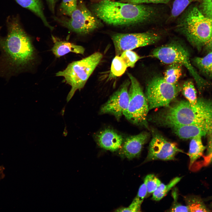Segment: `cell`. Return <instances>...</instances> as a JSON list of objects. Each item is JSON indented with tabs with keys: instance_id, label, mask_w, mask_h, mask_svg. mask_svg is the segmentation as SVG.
I'll use <instances>...</instances> for the list:
<instances>
[{
	"instance_id": "6da1fadb",
	"label": "cell",
	"mask_w": 212,
	"mask_h": 212,
	"mask_svg": "<svg viewBox=\"0 0 212 212\" xmlns=\"http://www.w3.org/2000/svg\"><path fill=\"white\" fill-rule=\"evenodd\" d=\"M92 12L105 23L115 26H130L153 23L160 19V10L146 4H133L101 1L92 6Z\"/></svg>"
},
{
	"instance_id": "7a4b0ae2",
	"label": "cell",
	"mask_w": 212,
	"mask_h": 212,
	"mask_svg": "<svg viewBox=\"0 0 212 212\" xmlns=\"http://www.w3.org/2000/svg\"><path fill=\"white\" fill-rule=\"evenodd\" d=\"M7 26V36L0 39V74L9 77L33 59L34 50L17 18L9 19Z\"/></svg>"
},
{
	"instance_id": "3957f363",
	"label": "cell",
	"mask_w": 212,
	"mask_h": 212,
	"mask_svg": "<svg viewBox=\"0 0 212 212\" xmlns=\"http://www.w3.org/2000/svg\"><path fill=\"white\" fill-rule=\"evenodd\" d=\"M176 21V30L198 50L204 47L212 39V19L196 6L187 8Z\"/></svg>"
},
{
	"instance_id": "277c9868",
	"label": "cell",
	"mask_w": 212,
	"mask_h": 212,
	"mask_svg": "<svg viewBox=\"0 0 212 212\" xmlns=\"http://www.w3.org/2000/svg\"><path fill=\"white\" fill-rule=\"evenodd\" d=\"M102 54L96 52L80 60L69 64L63 71L56 73L57 76H62L66 84L71 86L67 98L68 102L77 90L80 91L84 87L90 77L100 62Z\"/></svg>"
},
{
	"instance_id": "5b68a950",
	"label": "cell",
	"mask_w": 212,
	"mask_h": 212,
	"mask_svg": "<svg viewBox=\"0 0 212 212\" xmlns=\"http://www.w3.org/2000/svg\"><path fill=\"white\" fill-rule=\"evenodd\" d=\"M152 54L164 63L178 64L185 66L195 79L200 92L209 85L198 74L191 62L188 51L179 43L172 42L158 47L153 50Z\"/></svg>"
},
{
	"instance_id": "8992f818",
	"label": "cell",
	"mask_w": 212,
	"mask_h": 212,
	"mask_svg": "<svg viewBox=\"0 0 212 212\" xmlns=\"http://www.w3.org/2000/svg\"><path fill=\"white\" fill-rule=\"evenodd\" d=\"M130 81L129 90V101L123 115L132 123L148 127L147 116L148 104L140 83L130 73H127Z\"/></svg>"
},
{
	"instance_id": "52a82bcc",
	"label": "cell",
	"mask_w": 212,
	"mask_h": 212,
	"mask_svg": "<svg viewBox=\"0 0 212 212\" xmlns=\"http://www.w3.org/2000/svg\"><path fill=\"white\" fill-rule=\"evenodd\" d=\"M177 83L167 82L163 77H155L148 83L146 88V97L149 109L166 107L177 96L181 90Z\"/></svg>"
},
{
	"instance_id": "ba28073f",
	"label": "cell",
	"mask_w": 212,
	"mask_h": 212,
	"mask_svg": "<svg viewBox=\"0 0 212 212\" xmlns=\"http://www.w3.org/2000/svg\"><path fill=\"white\" fill-rule=\"evenodd\" d=\"M70 18L54 19L71 31L80 34L90 33L101 26L100 20L87 7L82 0H79L76 9Z\"/></svg>"
},
{
	"instance_id": "9c48e42d",
	"label": "cell",
	"mask_w": 212,
	"mask_h": 212,
	"mask_svg": "<svg viewBox=\"0 0 212 212\" xmlns=\"http://www.w3.org/2000/svg\"><path fill=\"white\" fill-rule=\"evenodd\" d=\"M160 38L159 34L151 31L138 33H117L111 36L116 56H119L125 51L154 44Z\"/></svg>"
},
{
	"instance_id": "30bf717a",
	"label": "cell",
	"mask_w": 212,
	"mask_h": 212,
	"mask_svg": "<svg viewBox=\"0 0 212 212\" xmlns=\"http://www.w3.org/2000/svg\"><path fill=\"white\" fill-rule=\"evenodd\" d=\"M179 152L183 151L176 144L168 140L158 132L153 131L148 155L145 161L174 160L176 155Z\"/></svg>"
},
{
	"instance_id": "8fae6325",
	"label": "cell",
	"mask_w": 212,
	"mask_h": 212,
	"mask_svg": "<svg viewBox=\"0 0 212 212\" xmlns=\"http://www.w3.org/2000/svg\"><path fill=\"white\" fill-rule=\"evenodd\" d=\"M130 85V80H125L102 106L100 113L112 114L117 120H119L128 105L130 99L129 87Z\"/></svg>"
},
{
	"instance_id": "7c38bea8",
	"label": "cell",
	"mask_w": 212,
	"mask_h": 212,
	"mask_svg": "<svg viewBox=\"0 0 212 212\" xmlns=\"http://www.w3.org/2000/svg\"><path fill=\"white\" fill-rule=\"evenodd\" d=\"M173 132L180 138L187 140L198 135L202 137L212 132V117L199 123L172 128Z\"/></svg>"
},
{
	"instance_id": "4fadbf2b",
	"label": "cell",
	"mask_w": 212,
	"mask_h": 212,
	"mask_svg": "<svg viewBox=\"0 0 212 212\" xmlns=\"http://www.w3.org/2000/svg\"><path fill=\"white\" fill-rule=\"evenodd\" d=\"M149 138V134L146 132L128 137L124 142L120 153L122 156L130 160L138 157Z\"/></svg>"
},
{
	"instance_id": "5bb4252c",
	"label": "cell",
	"mask_w": 212,
	"mask_h": 212,
	"mask_svg": "<svg viewBox=\"0 0 212 212\" xmlns=\"http://www.w3.org/2000/svg\"><path fill=\"white\" fill-rule=\"evenodd\" d=\"M97 139L102 148L112 151L120 148L123 142V138L121 135L109 129L100 132L97 135Z\"/></svg>"
},
{
	"instance_id": "9a60e30c",
	"label": "cell",
	"mask_w": 212,
	"mask_h": 212,
	"mask_svg": "<svg viewBox=\"0 0 212 212\" xmlns=\"http://www.w3.org/2000/svg\"><path fill=\"white\" fill-rule=\"evenodd\" d=\"M52 51L57 57H59L70 52L83 54L85 49L82 46L63 41H56Z\"/></svg>"
},
{
	"instance_id": "2e32d148",
	"label": "cell",
	"mask_w": 212,
	"mask_h": 212,
	"mask_svg": "<svg viewBox=\"0 0 212 212\" xmlns=\"http://www.w3.org/2000/svg\"><path fill=\"white\" fill-rule=\"evenodd\" d=\"M22 7L33 12L42 20L44 24L51 30L54 28L50 25L46 18L41 0H15Z\"/></svg>"
},
{
	"instance_id": "e0dca14e",
	"label": "cell",
	"mask_w": 212,
	"mask_h": 212,
	"mask_svg": "<svg viewBox=\"0 0 212 212\" xmlns=\"http://www.w3.org/2000/svg\"><path fill=\"white\" fill-rule=\"evenodd\" d=\"M202 138L201 136L198 135L191 139L188 153L190 160L189 168L203 155L206 148L203 143Z\"/></svg>"
},
{
	"instance_id": "ac0fdd59",
	"label": "cell",
	"mask_w": 212,
	"mask_h": 212,
	"mask_svg": "<svg viewBox=\"0 0 212 212\" xmlns=\"http://www.w3.org/2000/svg\"><path fill=\"white\" fill-rule=\"evenodd\" d=\"M193 62L199 71L206 77L212 79V52L203 57H196Z\"/></svg>"
},
{
	"instance_id": "d6986e66",
	"label": "cell",
	"mask_w": 212,
	"mask_h": 212,
	"mask_svg": "<svg viewBox=\"0 0 212 212\" xmlns=\"http://www.w3.org/2000/svg\"><path fill=\"white\" fill-rule=\"evenodd\" d=\"M186 206L189 212H209L200 197L195 195L188 196L184 198Z\"/></svg>"
},
{
	"instance_id": "ffe728a7",
	"label": "cell",
	"mask_w": 212,
	"mask_h": 212,
	"mask_svg": "<svg viewBox=\"0 0 212 212\" xmlns=\"http://www.w3.org/2000/svg\"><path fill=\"white\" fill-rule=\"evenodd\" d=\"M182 66L178 64H170L165 72L163 77L164 80L171 84L177 83L182 75Z\"/></svg>"
},
{
	"instance_id": "44dd1931",
	"label": "cell",
	"mask_w": 212,
	"mask_h": 212,
	"mask_svg": "<svg viewBox=\"0 0 212 212\" xmlns=\"http://www.w3.org/2000/svg\"><path fill=\"white\" fill-rule=\"evenodd\" d=\"M181 178V177H176L167 185L161 183L153 193L152 199L156 201L161 199L173 187L180 181Z\"/></svg>"
},
{
	"instance_id": "7402d4cb",
	"label": "cell",
	"mask_w": 212,
	"mask_h": 212,
	"mask_svg": "<svg viewBox=\"0 0 212 212\" xmlns=\"http://www.w3.org/2000/svg\"><path fill=\"white\" fill-rule=\"evenodd\" d=\"M183 94L191 105H195L197 102V92L194 84L191 80L185 81L181 87Z\"/></svg>"
},
{
	"instance_id": "603a6c76",
	"label": "cell",
	"mask_w": 212,
	"mask_h": 212,
	"mask_svg": "<svg viewBox=\"0 0 212 212\" xmlns=\"http://www.w3.org/2000/svg\"><path fill=\"white\" fill-rule=\"evenodd\" d=\"M127 67L120 56H116L112 62L110 76L112 77H120L125 72Z\"/></svg>"
},
{
	"instance_id": "cb8c5ba5",
	"label": "cell",
	"mask_w": 212,
	"mask_h": 212,
	"mask_svg": "<svg viewBox=\"0 0 212 212\" xmlns=\"http://www.w3.org/2000/svg\"><path fill=\"white\" fill-rule=\"evenodd\" d=\"M192 2V0H175L173 3L170 19L178 18Z\"/></svg>"
},
{
	"instance_id": "d4e9b609",
	"label": "cell",
	"mask_w": 212,
	"mask_h": 212,
	"mask_svg": "<svg viewBox=\"0 0 212 212\" xmlns=\"http://www.w3.org/2000/svg\"><path fill=\"white\" fill-rule=\"evenodd\" d=\"M120 56L127 67H133L136 62L142 58L132 50L125 51Z\"/></svg>"
},
{
	"instance_id": "484cf974",
	"label": "cell",
	"mask_w": 212,
	"mask_h": 212,
	"mask_svg": "<svg viewBox=\"0 0 212 212\" xmlns=\"http://www.w3.org/2000/svg\"><path fill=\"white\" fill-rule=\"evenodd\" d=\"M78 0H62L59 7L60 12L70 16L77 6Z\"/></svg>"
},
{
	"instance_id": "4316f807",
	"label": "cell",
	"mask_w": 212,
	"mask_h": 212,
	"mask_svg": "<svg viewBox=\"0 0 212 212\" xmlns=\"http://www.w3.org/2000/svg\"><path fill=\"white\" fill-rule=\"evenodd\" d=\"M144 181L146 187L147 194L153 193L161 183L160 180L153 174L147 175Z\"/></svg>"
},
{
	"instance_id": "83f0119b",
	"label": "cell",
	"mask_w": 212,
	"mask_h": 212,
	"mask_svg": "<svg viewBox=\"0 0 212 212\" xmlns=\"http://www.w3.org/2000/svg\"><path fill=\"white\" fill-rule=\"evenodd\" d=\"M200 7L203 14L212 19V0H202Z\"/></svg>"
},
{
	"instance_id": "f1b7e54d",
	"label": "cell",
	"mask_w": 212,
	"mask_h": 212,
	"mask_svg": "<svg viewBox=\"0 0 212 212\" xmlns=\"http://www.w3.org/2000/svg\"><path fill=\"white\" fill-rule=\"evenodd\" d=\"M170 0H120L119 2L133 4H166Z\"/></svg>"
},
{
	"instance_id": "f546056e",
	"label": "cell",
	"mask_w": 212,
	"mask_h": 212,
	"mask_svg": "<svg viewBox=\"0 0 212 212\" xmlns=\"http://www.w3.org/2000/svg\"><path fill=\"white\" fill-rule=\"evenodd\" d=\"M147 194L146 187L143 183L140 186L137 194L132 202L141 205Z\"/></svg>"
},
{
	"instance_id": "4dcf8cb0",
	"label": "cell",
	"mask_w": 212,
	"mask_h": 212,
	"mask_svg": "<svg viewBox=\"0 0 212 212\" xmlns=\"http://www.w3.org/2000/svg\"><path fill=\"white\" fill-rule=\"evenodd\" d=\"M207 137L206 160L207 163H212V132Z\"/></svg>"
},
{
	"instance_id": "1f68e13d",
	"label": "cell",
	"mask_w": 212,
	"mask_h": 212,
	"mask_svg": "<svg viewBox=\"0 0 212 212\" xmlns=\"http://www.w3.org/2000/svg\"><path fill=\"white\" fill-rule=\"evenodd\" d=\"M174 202L170 209L171 212H189L187 206L183 205L178 203L177 200V195H173Z\"/></svg>"
},
{
	"instance_id": "d6a6232c",
	"label": "cell",
	"mask_w": 212,
	"mask_h": 212,
	"mask_svg": "<svg viewBox=\"0 0 212 212\" xmlns=\"http://www.w3.org/2000/svg\"><path fill=\"white\" fill-rule=\"evenodd\" d=\"M141 205L132 202L129 206L127 208H119L115 211L116 212H139L140 211Z\"/></svg>"
},
{
	"instance_id": "836d02e7",
	"label": "cell",
	"mask_w": 212,
	"mask_h": 212,
	"mask_svg": "<svg viewBox=\"0 0 212 212\" xmlns=\"http://www.w3.org/2000/svg\"><path fill=\"white\" fill-rule=\"evenodd\" d=\"M46 0L48 4L50 10L52 13H54L56 4L57 0Z\"/></svg>"
},
{
	"instance_id": "e575fe53",
	"label": "cell",
	"mask_w": 212,
	"mask_h": 212,
	"mask_svg": "<svg viewBox=\"0 0 212 212\" xmlns=\"http://www.w3.org/2000/svg\"><path fill=\"white\" fill-rule=\"evenodd\" d=\"M204 47L205 50L208 52H212V39Z\"/></svg>"
},
{
	"instance_id": "d590c367",
	"label": "cell",
	"mask_w": 212,
	"mask_h": 212,
	"mask_svg": "<svg viewBox=\"0 0 212 212\" xmlns=\"http://www.w3.org/2000/svg\"><path fill=\"white\" fill-rule=\"evenodd\" d=\"M5 168L2 165H0V182L5 177Z\"/></svg>"
},
{
	"instance_id": "8d00e7d4",
	"label": "cell",
	"mask_w": 212,
	"mask_h": 212,
	"mask_svg": "<svg viewBox=\"0 0 212 212\" xmlns=\"http://www.w3.org/2000/svg\"><path fill=\"white\" fill-rule=\"evenodd\" d=\"M192 0V1L193 2V1H197L198 0Z\"/></svg>"
},
{
	"instance_id": "74e56055",
	"label": "cell",
	"mask_w": 212,
	"mask_h": 212,
	"mask_svg": "<svg viewBox=\"0 0 212 212\" xmlns=\"http://www.w3.org/2000/svg\"><path fill=\"white\" fill-rule=\"evenodd\" d=\"M100 0V1H101L105 0Z\"/></svg>"
},
{
	"instance_id": "f35d334b",
	"label": "cell",
	"mask_w": 212,
	"mask_h": 212,
	"mask_svg": "<svg viewBox=\"0 0 212 212\" xmlns=\"http://www.w3.org/2000/svg\"></svg>"
}]
</instances>
